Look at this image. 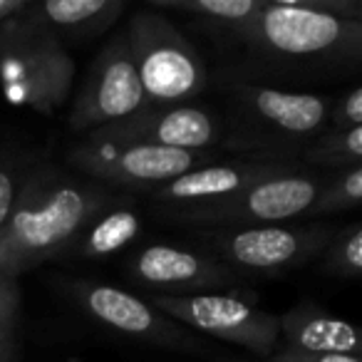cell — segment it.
Wrapping results in <instances>:
<instances>
[{"instance_id":"8992f818","label":"cell","mask_w":362,"mask_h":362,"mask_svg":"<svg viewBox=\"0 0 362 362\" xmlns=\"http://www.w3.org/2000/svg\"><path fill=\"white\" fill-rule=\"evenodd\" d=\"M199 253L226 266L241 281L273 278L296 271L317 258L335 236L325 223H281V226L189 231Z\"/></svg>"},{"instance_id":"d4e9b609","label":"cell","mask_w":362,"mask_h":362,"mask_svg":"<svg viewBox=\"0 0 362 362\" xmlns=\"http://www.w3.org/2000/svg\"><path fill=\"white\" fill-rule=\"evenodd\" d=\"M298 6L322 16L340 18V21L362 23V3L360 0H298Z\"/></svg>"},{"instance_id":"7c38bea8","label":"cell","mask_w":362,"mask_h":362,"mask_svg":"<svg viewBox=\"0 0 362 362\" xmlns=\"http://www.w3.org/2000/svg\"><path fill=\"white\" fill-rule=\"evenodd\" d=\"M144 110V92L127 35H115L95 57L70 110V129L87 134Z\"/></svg>"},{"instance_id":"9c48e42d","label":"cell","mask_w":362,"mask_h":362,"mask_svg":"<svg viewBox=\"0 0 362 362\" xmlns=\"http://www.w3.org/2000/svg\"><path fill=\"white\" fill-rule=\"evenodd\" d=\"M65 161L67 166L110 192L122 189V192L149 197L159 187L174 181L176 176L221 161V154L80 139L65 151Z\"/></svg>"},{"instance_id":"8fae6325","label":"cell","mask_w":362,"mask_h":362,"mask_svg":"<svg viewBox=\"0 0 362 362\" xmlns=\"http://www.w3.org/2000/svg\"><path fill=\"white\" fill-rule=\"evenodd\" d=\"M82 139L221 154L223 122L216 110L197 102L174 107H144L127 119L87 132Z\"/></svg>"},{"instance_id":"cb8c5ba5","label":"cell","mask_w":362,"mask_h":362,"mask_svg":"<svg viewBox=\"0 0 362 362\" xmlns=\"http://www.w3.org/2000/svg\"><path fill=\"white\" fill-rule=\"evenodd\" d=\"M28 169H18L13 164H0V231L8 223L13 214V206H16L18 192H21L23 176H25Z\"/></svg>"},{"instance_id":"277c9868","label":"cell","mask_w":362,"mask_h":362,"mask_svg":"<svg viewBox=\"0 0 362 362\" xmlns=\"http://www.w3.org/2000/svg\"><path fill=\"white\" fill-rule=\"evenodd\" d=\"M127 42L134 60L144 107L192 105L209 87V67L169 16L141 8L127 23Z\"/></svg>"},{"instance_id":"6da1fadb","label":"cell","mask_w":362,"mask_h":362,"mask_svg":"<svg viewBox=\"0 0 362 362\" xmlns=\"http://www.w3.org/2000/svg\"><path fill=\"white\" fill-rule=\"evenodd\" d=\"M231 42L241 47L243 67L226 77L335 82L362 65V23L305 11L298 0H263Z\"/></svg>"},{"instance_id":"7402d4cb","label":"cell","mask_w":362,"mask_h":362,"mask_svg":"<svg viewBox=\"0 0 362 362\" xmlns=\"http://www.w3.org/2000/svg\"><path fill=\"white\" fill-rule=\"evenodd\" d=\"M18 310H21V286H18V278L0 271V362H16Z\"/></svg>"},{"instance_id":"83f0119b","label":"cell","mask_w":362,"mask_h":362,"mask_svg":"<svg viewBox=\"0 0 362 362\" xmlns=\"http://www.w3.org/2000/svg\"><path fill=\"white\" fill-rule=\"evenodd\" d=\"M258 362H268V360H258Z\"/></svg>"},{"instance_id":"2e32d148","label":"cell","mask_w":362,"mask_h":362,"mask_svg":"<svg viewBox=\"0 0 362 362\" xmlns=\"http://www.w3.org/2000/svg\"><path fill=\"white\" fill-rule=\"evenodd\" d=\"M281 320L283 347L303 352H330V355L360 357L362 340L360 330L352 322L335 317L315 300H300L286 313Z\"/></svg>"},{"instance_id":"5bb4252c","label":"cell","mask_w":362,"mask_h":362,"mask_svg":"<svg viewBox=\"0 0 362 362\" xmlns=\"http://www.w3.org/2000/svg\"><path fill=\"white\" fill-rule=\"evenodd\" d=\"M300 169V164H263V161L228 156V159L214 161V164L199 166V169L176 176L174 181L151 192L146 199H149L151 214L209 206V204L226 202V199L246 192L258 181L276 179V176L293 174Z\"/></svg>"},{"instance_id":"ffe728a7","label":"cell","mask_w":362,"mask_h":362,"mask_svg":"<svg viewBox=\"0 0 362 362\" xmlns=\"http://www.w3.org/2000/svg\"><path fill=\"white\" fill-rule=\"evenodd\" d=\"M362 202V166H352L345 171L327 174L325 187L320 189L313 206L308 209L305 218H322L330 214L350 211Z\"/></svg>"},{"instance_id":"4fadbf2b","label":"cell","mask_w":362,"mask_h":362,"mask_svg":"<svg viewBox=\"0 0 362 362\" xmlns=\"http://www.w3.org/2000/svg\"><path fill=\"white\" fill-rule=\"evenodd\" d=\"M127 281L151 296H197V293H228L246 281L192 248L151 243L144 246L127 263Z\"/></svg>"},{"instance_id":"44dd1931","label":"cell","mask_w":362,"mask_h":362,"mask_svg":"<svg viewBox=\"0 0 362 362\" xmlns=\"http://www.w3.org/2000/svg\"><path fill=\"white\" fill-rule=\"evenodd\" d=\"M322 271L342 281H357L362 276V223H350L327 243Z\"/></svg>"},{"instance_id":"3957f363","label":"cell","mask_w":362,"mask_h":362,"mask_svg":"<svg viewBox=\"0 0 362 362\" xmlns=\"http://www.w3.org/2000/svg\"><path fill=\"white\" fill-rule=\"evenodd\" d=\"M226 92L221 151L263 164H300L305 146L327 127V95L291 92L258 82L218 77Z\"/></svg>"},{"instance_id":"603a6c76","label":"cell","mask_w":362,"mask_h":362,"mask_svg":"<svg viewBox=\"0 0 362 362\" xmlns=\"http://www.w3.org/2000/svg\"><path fill=\"white\" fill-rule=\"evenodd\" d=\"M327 127L330 129H355L362 127V87L352 85L340 97H332L327 110Z\"/></svg>"},{"instance_id":"4316f807","label":"cell","mask_w":362,"mask_h":362,"mask_svg":"<svg viewBox=\"0 0 362 362\" xmlns=\"http://www.w3.org/2000/svg\"><path fill=\"white\" fill-rule=\"evenodd\" d=\"M33 0H0V25L13 18H21L30 8Z\"/></svg>"},{"instance_id":"7a4b0ae2","label":"cell","mask_w":362,"mask_h":362,"mask_svg":"<svg viewBox=\"0 0 362 362\" xmlns=\"http://www.w3.org/2000/svg\"><path fill=\"white\" fill-rule=\"evenodd\" d=\"M117 202V192L87 176H72L57 164L30 166L0 231V271L18 278L62 256L77 233Z\"/></svg>"},{"instance_id":"ac0fdd59","label":"cell","mask_w":362,"mask_h":362,"mask_svg":"<svg viewBox=\"0 0 362 362\" xmlns=\"http://www.w3.org/2000/svg\"><path fill=\"white\" fill-rule=\"evenodd\" d=\"M263 0H151L149 8L159 13L189 16L211 33L231 40L258 11Z\"/></svg>"},{"instance_id":"d6986e66","label":"cell","mask_w":362,"mask_h":362,"mask_svg":"<svg viewBox=\"0 0 362 362\" xmlns=\"http://www.w3.org/2000/svg\"><path fill=\"white\" fill-rule=\"evenodd\" d=\"M303 169L335 174L352 166H362V127L355 129H325L300 154Z\"/></svg>"},{"instance_id":"ba28073f","label":"cell","mask_w":362,"mask_h":362,"mask_svg":"<svg viewBox=\"0 0 362 362\" xmlns=\"http://www.w3.org/2000/svg\"><path fill=\"white\" fill-rule=\"evenodd\" d=\"M65 293L97 327L112 332V335L144 342V345L159 347V350L179 352V355L218 360V352L211 342L199 337L181 322L166 317L144 298L134 296L124 288L72 278V281H65Z\"/></svg>"},{"instance_id":"9a60e30c","label":"cell","mask_w":362,"mask_h":362,"mask_svg":"<svg viewBox=\"0 0 362 362\" xmlns=\"http://www.w3.org/2000/svg\"><path fill=\"white\" fill-rule=\"evenodd\" d=\"M124 8V0H33L28 16L70 50L105 35Z\"/></svg>"},{"instance_id":"52a82bcc","label":"cell","mask_w":362,"mask_h":362,"mask_svg":"<svg viewBox=\"0 0 362 362\" xmlns=\"http://www.w3.org/2000/svg\"><path fill=\"white\" fill-rule=\"evenodd\" d=\"M327 174L300 169L253 184L251 189L209 206L176 209L154 214L166 223L181 226L184 231H226V228L281 226L305 218L308 209L325 187Z\"/></svg>"},{"instance_id":"5b68a950","label":"cell","mask_w":362,"mask_h":362,"mask_svg":"<svg viewBox=\"0 0 362 362\" xmlns=\"http://www.w3.org/2000/svg\"><path fill=\"white\" fill-rule=\"evenodd\" d=\"M28 13L0 25V92L11 105L50 117L70 97L75 60Z\"/></svg>"},{"instance_id":"484cf974","label":"cell","mask_w":362,"mask_h":362,"mask_svg":"<svg viewBox=\"0 0 362 362\" xmlns=\"http://www.w3.org/2000/svg\"><path fill=\"white\" fill-rule=\"evenodd\" d=\"M266 360L268 362H360V357L330 355V352H303V350L278 345V350L271 357H266Z\"/></svg>"},{"instance_id":"30bf717a","label":"cell","mask_w":362,"mask_h":362,"mask_svg":"<svg viewBox=\"0 0 362 362\" xmlns=\"http://www.w3.org/2000/svg\"><path fill=\"white\" fill-rule=\"evenodd\" d=\"M149 305L202 335L246 347L266 360L278 350L281 320L258 308L253 293H197V296H149Z\"/></svg>"},{"instance_id":"e0dca14e","label":"cell","mask_w":362,"mask_h":362,"mask_svg":"<svg viewBox=\"0 0 362 362\" xmlns=\"http://www.w3.org/2000/svg\"><path fill=\"white\" fill-rule=\"evenodd\" d=\"M141 228L139 211L129 204H112L100 211L70 243L62 256L80 258V261H105L129 246Z\"/></svg>"}]
</instances>
